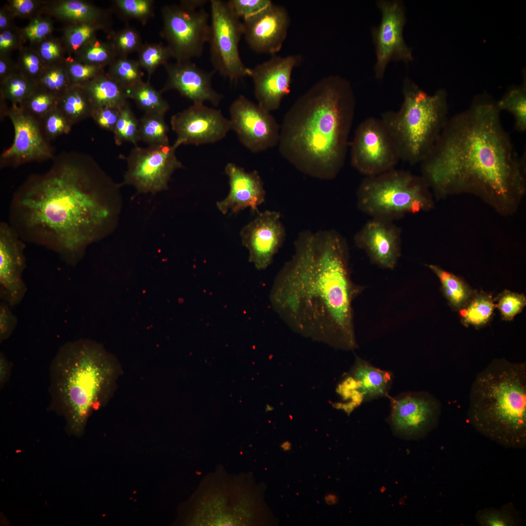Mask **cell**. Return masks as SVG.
Returning a JSON list of instances; mask_svg holds the SVG:
<instances>
[{
	"mask_svg": "<svg viewBox=\"0 0 526 526\" xmlns=\"http://www.w3.org/2000/svg\"><path fill=\"white\" fill-rule=\"evenodd\" d=\"M118 189L90 155L63 152L14 192L9 223L25 243L51 250L74 266L89 244L111 229Z\"/></svg>",
	"mask_w": 526,
	"mask_h": 526,
	"instance_id": "6da1fadb",
	"label": "cell"
},
{
	"mask_svg": "<svg viewBox=\"0 0 526 526\" xmlns=\"http://www.w3.org/2000/svg\"><path fill=\"white\" fill-rule=\"evenodd\" d=\"M496 103L477 97L449 118L420 163L421 176L437 199L475 195L500 214H512L526 191V154L520 156Z\"/></svg>",
	"mask_w": 526,
	"mask_h": 526,
	"instance_id": "7a4b0ae2",
	"label": "cell"
},
{
	"mask_svg": "<svg viewBox=\"0 0 526 526\" xmlns=\"http://www.w3.org/2000/svg\"><path fill=\"white\" fill-rule=\"evenodd\" d=\"M348 246L335 230L301 232L277 274L271 306L292 330L344 350L357 347L353 302L363 287L352 281Z\"/></svg>",
	"mask_w": 526,
	"mask_h": 526,
	"instance_id": "3957f363",
	"label": "cell"
},
{
	"mask_svg": "<svg viewBox=\"0 0 526 526\" xmlns=\"http://www.w3.org/2000/svg\"><path fill=\"white\" fill-rule=\"evenodd\" d=\"M356 105L347 80L335 75L319 80L285 113L278 145L280 154L307 175L335 178L345 164Z\"/></svg>",
	"mask_w": 526,
	"mask_h": 526,
	"instance_id": "277c9868",
	"label": "cell"
},
{
	"mask_svg": "<svg viewBox=\"0 0 526 526\" xmlns=\"http://www.w3.org/2000/svg\"><path fill=\"white\" fill-rule=\"evenodd\" d=\"M113 359L103 347L85 339L63 344L50 366V409L63 416L68 432L81 435L91 413L109 395Z\"/></svg>",
	"mask_w": 526,
	"mask_h": 526,
	"instance_id": "5b68a950",
	"label": "cell"
},
{
	"mask_svg": "<svg viewBox=\"0 0 526 526\" xmlns=\"http://www.w3.org/2000/svg\"><path fill=\"white\" fill-rule=\"evenodd\" d=\"M468 420L482 435L507 448L526 446V364L493 360L470 392Z\"/></svg>",
	"mask_w": 526,
	"mask_h": 526,
	"instance_id": "8992f818",
	"label": "cell"
},
{
	"mask_svg": "<svg viewBox=\"0 0 526 526\" xmlns=\"http://www.w3.org/2000/svg\"><path fill=\"white\" fill-rule=\"evenodd\" d=\"M402 92L400 109L384 113L381 119L396 144L401 160L414 165L429 154L449 118L447 94L440 89L428 94L408 78L404 80Z\"/></svg>",
	"mask_w": 526,
	"mask_h": 526,
	"instance_id": "52a82bcc",
	"label": "cell"
},
{
	"mask_svg": "<svg viewBox=\"0 0 526 526\" xmlns=\"http://www.w3.org/2000/svg\"><path fill=\"white\" fill-rule=\"evenodd\" d=\"M357 195L358 208L372 218L393 221L434 207L430 188L421 176L395 169L366 176Z\"/></svg>",
	"mask_w": 526,
	"mask_h": 526,
	"instance_id": "ba28073f",
	"label": "cell"
},
{
	"mask_svg": "<svg viewBox=\"0 0 526 526\" xmlns=\"http://www.w3.org/2000/svg\"><path fill=\"white\" fill-rule=\"evenodd\" d=\"M210 31L208 42L214 71L232 81L249 76L250 68L241 58L239 45L244 34L243 21L228 2L210 0Z\"/></svg>",
	"mask_w": 526,
	"mask_h": 526,
	"instance_id": "9c48e42d",
	"label": "cell"
},
{
	"mask_svg": "<svg viewBox=\"0 0 526 526\" xmlns=\"http://www.w3.org/2000/svg\"><path fill=\"white\" fill-rule=\"evenodd\" d=\"M161 13L160 34L166 40L172 58L180 62L201 56L210 31V15L204 8L195 9L180 3L166 5Z\"/></svg>",
	"mask_w": 526,
	"mask_h": 526,
	"instance_id": "30bf717a",
	"label": "cell"
},
{
	"mask_svg": "<svg viewBox=\"0 0 526 526\" xmlns=\"http://www.w3.org/2000/svg\"><path fill=\"white\" fill-rule=\"evenodd\" d=\"M352 166L366 176L394 169L401 160L398 149L381 118L370 117L357 126L350 144Z\"/></svg>",
	"mask_w": 526,
	"mask_h": 526,
	"instance_id": "8fae6325",
	"label": "cell"
},
{
	"mask_svg": "<svg viewBox=\"0 0 526 526\" xmlns=\"http://www.w3.org/2000/svg\"><path fill=\"white\" fill-rule=\"evenodd\" d=\"M175 150L169 144L147 148L135 146L126 158L127 169L123 184L133 187L139 193L167 190L174 172L183 168Z\"/></svg>",
	"mask_w": 526,
	"mask_h": 526,
	"instance_id": "7c38bea8",
	"label": "cell"
},
{
	"mask_svg": "<svg viewBox=\"0 0 526 526\" xmlns=\"http://www.w3.org/2000/svg\"><path fill=\"white\" fill-rule=\"evenodd\" d=\"M231 130L252 152L266 150L278 145L280 126L270 112L243 95L229 108Z\"/></svg>",
	"mask_w": 526,
	"mask_h": 526,
	"instance_id": "4fadbf2b",
	"label": "cell"
},
{
	"mask_svg": "<svg viewBox=\"0 0 526 526\" xmlns=\"http://www.w3.org/2000/svg\"><path fill=\"white\" fill-rule=\"evenodd\" d=\"M376 4L381 13L377 27L372 30L376 48V77L382 79L388 63L392 60L408 63L413 60L412 49L403 38L406 22L404 7L399 0H378Z\"/></svg>",
	"mask_w": 526,
	"mask_h": 526,
	"instance_id": "5bb4252c",
	"label": "cell"
},
{
	"mask_svg": "<svg viewBox=\"0 0 526 526\" xmlns=\"http://www.w3.org/2000/svg\"><path fill=\"white\" fill-rule=\"evenodd\" d=\"M6 115L12 122L15 135L12 144L1 154L0 168H15L54 157L53 147L44 136L38 120L20 106L14 104L7 110Z\"/></svg>",
	"mask_w": 526,
	"mask_h": 526,
	"instance_id": "9a60e30c",
	"label": "cell"
},
{
	"mask_svg": "<svg viewBox=\"0 0 526 526\" xmlns=\"http://www.w3.org/2000/svg\"><path fill=\"white\" fill-rule=\"evenodd\" d=\"M177 149L182 145H200L215 143L224 138L231 130L229 119L220 110L204 104H193L173 115L170 119Z\"/></svg>",
	"mask_w": 526,
	"mask_h": 526,
	"instance_id": "2e32d148",
	"label": "cell"
},
{
	"mask_svg": "<svg viewBox=\"0 0 526 526\" xmlns=\"http://www.w3.org/2000/svg\"><path fill=\"white\" fill-rule=\"evenodd\" d=\"M441 413L440 402L427 392L407 393L391 399L392 425L407 437L426 435L437 425Z\"/></svg>",
	"mask_w": 526,
	"mask_h": 526,
	"instance_id": "e0dca14e",
	"label": "cell"
},
{
	"mask_svg": "<svg viewBox=\"0 0 526 526\" xmlns=\"http://www.w3.org/2000/svg\"><path fill=\"white\" fill-rule=\"evenodd\" d=\"M301 60L300 55H275L250 68L249 76L253 80L255 96L261 107L270 113L280 108L282 100L290 92L293 70Z\"/></svg>",
	"mask_w": 526,
	"mask_h": 526,
	"instance_id": "ac0fdd59",
	"label": "cell"
},
{
	"mask_svg": "<svg viewBox=\"0 0 526 526\" xmlns=\"http://www.w3.org/2000/svg\"><path fill=\"white\" fill-rule=\"evenodd\" d=\"M25 243L9 223L0 222V298L11 307L22 301L27 290L22 279Z\"/></svg>",
	"mask_w": 526,
	"mask_h": 526,
	"instance_id": "d6986e66",
	"label": "cell"
},
{
	"mask_svg": "<svg viewBox=\"0 0 526 526\" xmlns=\"http://www.w3.org/2000/svg\"><path fill=\"white\" fill-rule=\"evenodd\" d=\"M285 235L281 214L270 210L259 212L240 232L242 244L249 251V261L259 270L271 263Z\"/></svg>",
	"mask_w": 526,
	"mask_h": 526,
	"instance_id": "ffe728a7",
	"label": "cell"
},
{
	"mask_svg": "<svg viewBox=\"0 0 526 526\" xmlns=\"http://www.w3.org/2000/svg\"><path fill=\"white\" fill-rule=\"evenodd\" d=\"M290 19L286 9L273 3L243 21V36L250 48L259 54L275 55L287 37Z\"/></svg>",
	"mask_w": 526,
	"mask_h": 526,
	"instance_id": "44dd1931",
	"label": "cell"
},
{
	"mask_svg": "<svg viewBox=\"0 0 526 526\" xmlns=\"http://www.w3.org/2000/svg\"><path fill=\"white\" fill-rule=\"evenodd\" d=\"M392 382L391 372L357 357L351 370L338 388L344 401L340 408L350 413L362 402L386 395Z\"/></svg>",
	"mask_w": 526,
	"mask_h": 526,
	"instance_id": "7402d4cb",
	"label": "cell"
},
{
	"mask_svg": "<svg viewBox=\"0 0 526 526\" xmlns=\"http://www.w3.org/2000/svg\"><path fill=\"white\" fill-rule=\"evenodd\" d=\"M401 229L392 221L372 218L355 234L356 245L378 266L394 269L401 253Z\"/></svg>",
	"mask_w": 526,
	"mask_h": 526,
	"instance_id": "603a6c76",
	"label": "cell"
},
{
	"mask_svg": "<svg viewBox=\"0 0 526 526\" xmlns=\"http://www.w3.org/2000/svg\"><path fill=\"white\" fill-rule=\"evenodd\" d=\"M164 68L167 77L161 93L170 90L177 91L193 104L207 102L217 106L222 100L223 95L212 85L214 70L206 71L191 61L168 62Z\"/></svg>",
	"mask_w": 526,
	"mask_h": 526,
	"instance_id": "cb8c5ba5",
	"label": "cell"
},
{
	"mask_svg": "<svg viewBox=\"0 0 526 526\" xmlns=\"http://www.w3.org/2000/svg\"><path fill=\"white\" fill-rule=\"evenodd\" d=\"M228 176L229 191L225 198L216 203L218 210L223 214L229 211L237 213L247 207L258 212V207L265 201V191L258 171H245L233 163L225 168Z\"/></svg>",
	"mask_w": 526,
	"mask_h": 526,
	"instance_id": "d4e9b609",
	"label": "cell"
},
{
	"mask_svg": "<svg viewBox=\"0 0 526 526\" xmlns=\"http://www.w3.org/2000/svg\"><path fill=\"white\" fill-rule=\"evenodd\" d=\"M93 110L104 107L121 108L129 99L128 92L104 73L81 85Z\"/></svg>",
	"mask_w": 526,
	"mask_h": 526,
	"instance_id": "484cf974",
	"label": "cell"
},
{
	"mask_svg": "<svg viewBox=\"0 0 526 526\" xmlns=\"http://www.w3.org/2000/svg\"><path fill=\"white\" fill-rule=\"evenodd\" d=\"M49 9L52 15L71 23L92 22L110 25L111 22L108 12L84 0H60L54 2Z\"/></svg>",
	"mask_w": 526,
	"mask_h": 526,
	"instance_id": "4316f807",
	"label": "cell"
},
{
	"mask_svg": "<svg viewBox=\"0 0 526 526\" xmlns=\"http://www.w3.org/2000/svg\"><path fill=\"white\" fill-rule=\"evenodd\" d=\"M57 109L73 125L91 117L93 108L82 86L71 85L57 98Z\"/></svg>",
	"mask_w": 526,
	"mask_h": 526,
	"instance_id": "83f0119b",
	"label": "cell"
},
{
	"mask_svg": "<svg viewBox=\"0 0 526 526\" xmlns=\"http://www.w3.org/2000/svg\"><path fill=\"white\" fill-rule=\"evenodd\" d=\"M426 265L437 277L441 285L442 293L450 306L459 310L467 303L474 292L461 278L455 276L440 266L433 264Z\"/></svg>",
	"mask_w": 526,
	"mask_h": 526,
	"instance_id": "f1b7e54d",
	"label": "cell"
},
{
	"mask_svg": "<svg viewBox=\"0 0 526 526\" xmlns=\"http://www.w3.org/2000/svg\"><path fill=\"white\" fill-rule=\"evenodd\" d=\"M495 308L494 300L491 295L474 291L465 305L459 310L461 322L467 327H483L491 319Z\"/></svg>",
	"mask_w": 526,
	"mask_h": 526,
	"instance_id": "f546056e",
	"label": "cell"
},
{
	"mask_svg": "<svg viewBox=\"0 0 526 526\" xmlns=\"http://www.w3.org/2000/svg\"><path fill=\"white\" fill-rule=\"evenodd\" d=\"M128 95L144 113L165 115L169 109V105L162 96V93L156 90L150 80L143 81L131 88L128 91Z\"/></svg>",
	"mask_w": 526,
	"mask_h": 526,
	"instance_id": "4dcf8cb0",
	"label": "cell"
},
{
	"mask_svg": "<svg viewBox=\"0 0 526 526\" xmlns=\"http://www.w3.org/2000/svg\"><path fill=\"white\" fill-rule=\"evenodd\" d=\"M0 83L1 96L17 105H20L38 88L36 81L20 71H15Z\"/></svg>",
	"mask_w": 526,
	"mask_h": 526,
	"instance_id": "1f68e13d",
	"label": "cell"
},
{
	"mask_svg": "<svg viewBox=\"0 0 526 526\" xmlns=\"http://www.w3.org/2000/svg\"><path fill=\"white\" fill-rule=\"evenodd\" d=\"M165 115L144 113L139 120V138L149 146L169 145L168 126Z\"/></svg>",
	"mask_w": 526,
	"mask_h": 526,
	"instance_id": "d6a6232c",
	"label": "cell"
},
{
	"mask_svg": "<svg viewBox=\"0 0 526 526\" xmlns=\"http://www.w3.org/2000/svg\"><path fill=\"white\" fill-rule=\"evenodd\" d=\"M38 87L56 98L61 96L71 85L65 60L47 65L37 81Z\"/></svg>",
	"mask_w": 526,
	"mask_h": 526,
	"instance_id": "836d02e7",
	"label": "cell"
},
{
	"mask_svg": "<svg viewBox=\"0 0 526 526\" xmlns=\"http://www.w3.org/2000/svg\"><path fill=\"white\" fill-rule=\"evenodd\" d=\"M75 60L91 65L101 66L110 65L118 57L110 41L94 37L76 53Z\"/></svg>",
	"mask_w": 526,
	"mask_h": 526,
	"instance_id": "e575fe53",
	"label": "cell"
},
{
	"mask_svg": "<svg viewBox=\"0 0 526 526\" xmlns=\"http://www.w3.org/2000/svg\"><path fill=\"white\" fill-rule=\"evenodd\" d=\"M107 74L126 91L143 82V74L137 60L118 57L109 65Z\"/></svg>",
	"mask_w": 526,
	"mask_h": 526,
	"instance_id": "d590c367",
	"label": "cell"
},
{
	"mask_svg": "<svg viewBox=\"0 0 526 526\" xmlns=\"http://www.w3.org/2000/svg\"><path fill=\"white\" fill-rule=\"evenodd\" d=\"M498 110H505L513 116L514 128L521 132L526 131V91L524 87L512 88L496 103Z\"/></svg>",
	"mask_w": 526,
	"mask_h": 526,
	"instance_id": "8d00e7d4",
	"label": "cell"
},
{
	"mask_svg": "<svg viewBox=\"0 0 526 526\" xmlns=\"http://www.w3.org/2000/svg\"><path fill=\"white\" fill-rule=\"evenodd\" d=\"M109 25L101 23H71L65 30L64 41L68 50L76 53L85 44L96 37L97 31L108 30Z\"/></svg>",
	"mask_w": 526,
	"mask_h": 526,
	"instance_id": "74e56055",
	"label": "cell"
},
{
	"mask_svg": "<svg viewBox=\"0 0 526 526\" xmlns=\"http://www.w3.org/2000/svg\"><path fill=\"white\" fill-rule=\"evenodd\" d=\"M113 7L124 21L135 19L144 25L154 16L152 0H115L113 1Z\"/></svg>",
	"mask_w": 526,
	"mask_h": 526,
	"instance_id": "f35d334b",
	"label": "cell"
},
{
	"mask_svg": "<svg viewBox=\"0 0 526 526\" xmlns=\"http://www.w3.org/2000/svg\"><path fill=\"white\" fill-rule=\"evenodd\" d=\"M139 120L128 103L120 109L119 118L113 132L115 143L120 146L129 142L137 146L139 138Z\"/></svg>",
	"mask_w": 526,
	"mask_h": 526,
	"instance_id": "ab89813d",
	"label": "cell"
},
{
	"mask_svg": "<svg viewBox=\"0 0 526 526\" xmlns=\"http://www.w3.org/2000/svg\"><path fill=\"white\" fill-rule=\"evenodd\" d=\"M137 53V61L141 68L147 72L148 80H150L151 75L158 67L164 66L172 58L167 45L161 43H143Z\"/></svg>",
	"mask_w": 526,
	"mask_h": 526,
	"instance_id": "60d3db41",
	"label": "cell"
},
{
	"mask_svg": "<svg viewBox=\"0 0 526 526\" xmlns=\"http://www.w3.org/2000/svg\"><path fill=\"white\" fill-rule=\"evenodd\" d=\"M109 41L118 57H127L132 53L137 52L143 44L138 31L129 25L110 32Z\"/></svg>",
	"mask_w": 526,
	"mask_h": 526,
	"instance_id": "b9f144b4",
	"label": "cell"
},
{
	"mask_svg": "<svg viewBox=\"0 0 526 526\" xmlns=\"http://www.w3.org/2000/svg\"><path fill=\"white\" fill-rule=\"evenodd\" d=\"M57 98L38 88L20 105L27 113L39 121L56 108Z\"/></svg>",
	"mask_w": 526,
	"mask_h": 526,
	"instance_id": "7bdbcfd3",
	"label": "cell"
},
{
	"mask_svg": "<svg viewBox=\"0 0 526 526\" xmlns=\"http://www.w3.org/2000/svg\"><path fill=\"white\" fill-rule=\"evenodd\" d=\"M495 303L503 319L511 320L521 313L526 305V298L524 294H519L505 290L496 298Z\"/></svg>",
	"mask_w": 526,
	"mask_h": 526,
	"instance_id": "ee69618b",
	"label": "cell"
},
{
	"mask_svg": "<svg viewBox=\"0 0 526 526\" xmlns=\"http://www.w3.org/2000/svg\"><path fill=\"white\" fill-rule=\"evenodd\" d=\"M42 132L50 141L57 137L68 133L72 125L57 109L55 108L39 121Z\"/></svg>",
	"mask_w": 526,
	"mask_h": 526,
	"instance_id": "f6af8a7d",
	"label": "cell"
},
{
	"mask_svg": "<svg viewBox=\"0 0 526 526\" xmlns=\"http://www.w3.org/2000/svg\"><path fill=\"white\" fill-rule=\"evenodd\" d=\"M68 75L72 85H82L104 72L101 66L79 62L75 59L65 60Z\"/></svg>",
	"mask_w": 526,
	"mask_h": 526,
	"instance_id": "bcb514c9",
	"label": "cell"
},
{
	"mask_svg": "<svg viewBox=\"0 0 526 526\" xmlns=\"http://www.w3.org/2000/svg\"><path fill=\"white\" fill-rule=\"evenodd\" d=\"M476 521L483 526H513L517 520L512 514L505 509H484L478 511Z\"/></svg>",
	"mask_w": 526,
	"mask_h": 526,
	"instance_id": "7dc6e473",
	"label": "cell"
},
{
	"mask_svg": "<svg viewBox=\"0 0 526 526\" xmlns=\"http://www.w3.org/2000/svg\"><path fill=\"white\" fill-rule=\"evenodd\" d=\"M47 65L35 50L26 49L20 53V71L36 82Z\"/></svg>",
	"mask_w": 526,
	"mask_h": 526,
	"instance_id": "c3c4849f",
	"label": "cell"
},
{
	"mask_svg": "<svg viewBox=\"0 0 526 526\" xmlns=\"http://www.w3.org/2000/svg\"><path fill=\"white\" fill-rule=\"evenodd\" d=\"M53 25L48 19L36 18L21 30V37L32 43H38L46 38L51 33Z\"/></svg>",
	"mask_w": 526,
	"mask_h": 526,
	"instance_id": "681fc988",
	"label": "cell"
},
{
	"mask_svg": "<svg viewBox=\"0 0 526 526\" xmlns=\"http://www.w3.org/2000/svg\"><path fill=\"white\" fill-rule=\"evenodd\" d=\"M228 3L234 14L243 20L250 17L270 5V0H230Z\"/></svg>",
	"mask_w": 526,
	"mask_h": 526,
	"instance_id": "f907efd6",
	"label": "cell"
},
{
	"mask_svg": "<svg viewBox=\"0 0 526 526\" xmlns=\"http://www.w3.org/2000/svg\"><path fill=\"white\" fill-rule=\"evenodd\" d=\"M38 44V45L36 51L47 65L63 60V49L56 40L47 38Z\"/></svg>",
	"mask_w": 526,
	"mask_h": 526,
	"instance_id": "816d5d0a",
	"label": "cell"
},
{
	"mask_svg": "<svg viewBox=\"0 0 526 526\" xmlns=\"http://www.w3.org/2000/svg\"><path fill=\"white\" fill-rule=\"evenodd\" d=\"M121 108L104 107L94 110L91 118L101 128L113 132Z\"/></svg>",
	"mask_w": 526,
	"mask_h": 526,
	"instance_id": "f5cc1de1",
	"label": "cell"
},
{
	"mask_svg": "<svg viewBox=\"0 0 526 526\" xmlns=\"http://www.w3.org/2000/svg\"><path fill=\"white\" fill-rule=\"evenodd\" d=\"M10 305L6 301L0 302V342L1 343L11 336L18 324V318L14 314Z\"/></svg>",
	"mask_w": 526,
	"mask_h": 526,
	"instance_id": "db71d44e",
	"label": "cell"
},
{
	"mask_svg": "<svg viewBox=\"0 0 526 526\" xmlns=\"http://www.w3.org/2000/svg\"><path fill=\"white\" fill-rule=\"evenodd\" d=\"M9 3V8L13 16H29L39 6L38 2L33 0H12Z\"/></svg>",
	"mask_w": 526,
	"mask_h": 526,
	"instance_id": "11a10c76",
	"label": "cell"
},
{
	"mask_svg": "<svg viewBox=\"0 0 526 526\" xmlns=\"http://www.w3.org/2000/svg\"><path fill=\"white\" fill-rule=\"evenodd\" d=\"M19 38L18 34L14 32L10 28L0 32V55H6L10 51L15 48L18 44Z\"/></svg>",
	"mask_w": 526,
	"mask_h": 526,
	"instance_id": "9f6ffc18",
	"label": "cell"
},
{
	"mask_svg": "<svg viewBox=\"0 0 526 526\" xmlns=\"http://www.w3.org/2000/svg\"><path fill=\"white\" fill-rule=\"evenodd\" d=\"M12 365L5 354L0 353V387L2 388L8 382L11 376Z\"/></svg>",
	"mask_w": 526,
	"mask_h": 526,
	"instance_id": "6f0895ef",
	"label": "cell"
},
{
	"mask_svg": "<svg viewBox=\"0 0 526 526\" xmlns=\"http://www.w3.org/2000/svg\"><path fill=\"white\" fill-rule=\"evenodd\" d=\"M6 55H0V80L15 72V71H13V64L11 62L10 59Z\"/></svg>",
	"mask_w": 526,
	"mask_h": 526,
	"instance_id": "680465c9",
	"label": "cell"
},
{
	"mask_svg": "<svg viewBox=\"0 0 526 526\" xmlns=\"http://www.w3.org/2000/svg\"><path fill=\"white\" fill-rule=\"evenodd\" d=\"M13 16L9 8H2L0 10V30L10 28L11 17Z\"/></svg>",
	"mask_w": 526,
	"mask_h": 526,
	"instance_id": "91938a15",
	"label": "cell"
},
{
	"mask_svg": "<svg viewBox=\"0 0 526 526\" xmlns=\"http://www.w3.org/2000/svg\"><path fill=\"white\" fill-rule=\"evenodd\" d=\"M207 1L206 0H184L180 3L189 8L198 9L203 8Z\"/></svg>",
	"mask_w": 526,
	"mask_h": 526,
	"instance_id": "94428289",
	"label": "cell"
},
{
	"mask_svg": "<svg viewBox=\"0 0 526 526\" xmlns=\"http://www.w3.org/2000/svg\"><path fill=\"white\" fill-rule=\"evenodd\" d=\"M333 495H328L326 496L325 500L327 504H332L335 503L336 499Z\"/></svg>",
	"mask_w": 526,
	"mask_h": 526,
	"instance_id": "6125c7cd",
	"label": "cell"
},
{
	"mask_svg": "<svg viewBox=\"0 0 526 526\" xmlns=\"http://www.w3.org/2000/svg\"><path fill=\"white\" fill-rule=\"evenodd\" d=\"M282 447L283 448V449L284 451H288V450H289L290 449L291 444L289 442H286L284 443L282 445Z\"/></svg>",
	"mask_w": 526,
	"mask_h": 526,
	"instance_id": "be15d7a7",
	"label": "cell"
}]
</instances>
